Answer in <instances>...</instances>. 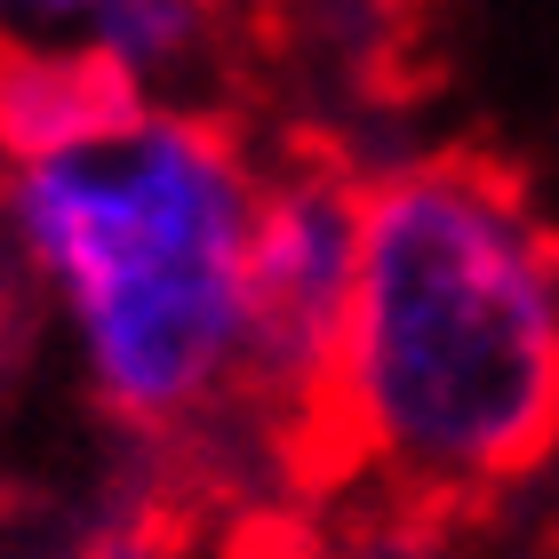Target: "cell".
Instances as JSON below:
<instances>
[{"label":"cell","instance_id":"4","mask_svg":"<svg viewBox=\"0 0 559 559\" xmlns=\"http://www.w3.org/2000/svg\"><path fill=\"white\" fill-rule=\"evenodd\" d=\"M136 105L144 96L88 40H0V168L72 152Z\"/></svg>","mask_w":559,"mask_h":559},{"label":"cell","instance_id":"1","mask_svg":"<svg viewBox=\"0 0 559 559\" xmlns=\"http://www.w3.org/2000/svg\"><path fill=\"white\" fill-rule=\"evenodd\" d=\"M320 488L488 512L559 464V224L479 152L360 160V280L312 416Z\"/></svg>","mask_w":559,"mask_h":559},{"label":"cell","instance_id":"2","mask_svg":"<svg viewBox=\"0 0 559 559\" xmlns=\"http://www.w3.org/2000/svg\"><path fill=\"white\" fill-rule=\"evenodd\" d=\"M264 160L224 105H136L72 152L0 168V224L88 400L144 448H200L240 416Z\"/></svg>","mask_w":559,"mask_h":559},{"label":"cell","instance_id":"8","mask_svg":"<svg viewBox=\"0 0 559 559\" xmlns=\"http://www.w3.org/2000/svg\"><path fill=\"white\" fill-rule=\"evenodd\" d=\"M112 0H0V40H81Z\"/></svg>","mask_w":559,"mask_h":559},{"label":"cell","instance_id":"3","mask_svg":"<svg viewBox=\"0 0 559 559\" xmlns=\"http://www.w3.org/2000/svg\"><path fill=\"white\" fill-rule=\"evenodd\" d=\"M360 280V160L336 144H288L264 160L257 233H248V384L240 416L280 431L304 472L312 464V416L328 392Z\"/></svg>","mask_w":559,"mask_h":559},{"label":"cell","instance_id":"6","mask_svg":"<svg viewBox=\"0 0 559 559\" xmlns=\"http://www.w3.org/2000/svg\"><path fill=\"white\" fill-rule=\"evenodd\" d=\"M344 503L312 520L296 559H479L472 512H440V503L376 496V488H336Z\"/></svg>","mask_w":559,"mask_h":559},{"label":"cell","instance_id":"5","mask_svg":"<svg viewBox=\"0 0 559 559\" xmlns=\"http://www.w3.org/2000/svg\"><path fill=\"white\" fill-rule=\"evenodd\" d=\"M144 105H216L240 48V0H112L81 33Z\"/></svg>","mask_w":559,"mask_h":559},{"label":"cell","instance_id":"9","mask_svg":"<svg viewBox=\"0 0 559 559\" xmlns=\"http://www.w3.org/2000/svg\"><path fill=\"white\" fill-rule=\"evenodd\" d=\"M72 559H176V551H168V536H160L152 512H129V520H105Z\"/></svg>","mask_w":559,"mask_h":559},{"label":"cell","instance_id":"7","mask_svg":"<svg viewBox=\"0 0 559 559\" xmlns=\"http://www.w3.org/2000/svg\"><path fill=\"white\" fill-rule=\"evenodd\" d=\"M416 0H280V16L296 24V40L328 64H376L392 48V24Z\"/></svg>","mask_w":559,"mask_h":559}]
</instances>
